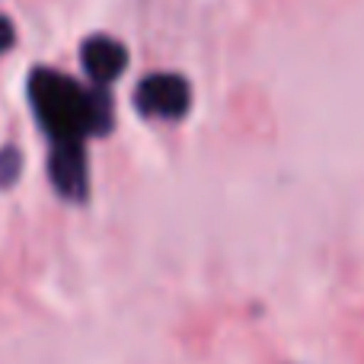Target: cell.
Listing matches in <instances>:
<instances>
[{
    "label": "cell",
    "mask_w": 364,
    "mask_h": 364,
    "mask_svg": "<svg viewBox=\"0 0 364 364\" xmlns=\"http://www.w3.org/2000/svg\"><path fill=\"white\" fill-rule=\"evenodd\" d=\"M29 102L51 144H83V138L102 134L109 128L106 96L90 93L58 70H32Z\"/></svg>",
    "instance_id": "cell-1"
},
{
    "label": "cell",
    "mask_w": 364,
    "mask_h": 364,
    "mask_svg": "<svg viewBox=\"0 0 364 364\" xmlns=\"http://www.w3.org/2000/svg\"><path fill=\"white\" fill-rule=\"evenodd\" d=\"M134 106L141 115L147 119H164V122H176L188 112L192 106V87H188L186 77L179 74H151L138 83L134 90Z\"/></svg>",
    "instance_id": "cell-2"
},
{
    "label": "cell",
    "mask_w": 364,
    "mask_h": 364,
    "mask_svg": "<svg viewBox=\"0 0 364 364\" xmlns=\"http://www.w3.org/2000/svg\"><path fill=\"white\" fill-rule=\"evenodd\" d=\"M48 176L61 198H68V201L87 198L90 176H87V154H83V144H51Z\"/></svg>",
    "instance_id": "cell-3"
},
{
    "label": "cell",
    "mask_w": 364,
    "mask_h": 364,
    "mask_svg": "<svg viewBox=\"0 0 364 364\" xmlns=\"http://www.w3.org/2000/svg\"><path fill=\"white\" fill-rule=\"evenodd\" d=\"M80 61H83L87 74L93 77L96 83H109V80H115V77L125 70L128 51H125V45L115 42V38L93 36V38H87V42H83Z\"/></svg>",
    "instance_id": "cell-4"
},
{
    "label": "cell",
    "mask_w": 364,
    "mask_h": 364,
    "mask_svg": "<svg viewBox=\"0 0 364 364\" xmlns=\"http://www.w3.org/2000/svg\"><path fill=\"white\" fill-rule=\"evenodd\" d=\"M19 170H23L19 151L16 147H4V151H0V188H10L13 182L19 179Z\"/></svg>",
    "instance_id": "cell-5"
},
{
    "label": "cell",
    "mask_w": 364,
    "mask_h": 364,
    "mask_svg": "<svg viewBox=\"0 0 364 364\" xmlns=\"http://www.w3.org/2000/svg\"><path fill=\"white\" fill-rule=\"evenodd\" d=\"M13 38H16V32H13V26H10V19H4L0 16V51H6L13 45Z\"/></svg>",
    "instance_id": "cell-6"
}]
</instances>
